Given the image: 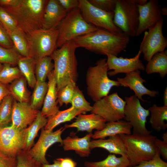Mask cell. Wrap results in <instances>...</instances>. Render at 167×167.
<instances>
[{
    "label": "cell",
    "instance_id": "ffe728a7",
    "mask_svg": "<svg viewBox=\"0 0 167 167\" xmlns=\"http://www.w3.org/2000/svg\"><path fill=\"white\" fill-rule=\"evenodd\" d=\"M105 120L100 116L92 113L88 114H81L78 115L72 123L66 124V128L74 127L78 131H86L92 133L93 130H102L106 123Z\"/></svg>",
    "mask_w": 167,
    "mask_h": 167
},
{
    "label": "cell",
    "instance_id": "9c48e42d",
    "mask_svg": "<svg viewBox=\"0 0 167 167\" xmlns=\"http://www.w3.org/2000/svg\"><path fill=\"white\" fill-rule=\"evenodd\" d=\"M125 100L123 119L131 126L132 134L143 135L151 134V131L147 129L146 125L147 118L150 114L148 109L142 106L139 99L135 95L125 97Z\"/></svg>",
    "mask_w": 167,
    "mask_h": 167
},
{
    "label": "cell",
    "instance_id": "f6af8a7d",
    "mask_svg": "<svg viewBox=\"0 0 167 167\" xmlns=\"http://www.w3.org/2000/svg\"><path fill=\"white\" fill-rule=\"evenodd\" d=\"M16 156L6 155L0 151V167H16Z\"/></svg>",
    "mask_w": 167,
    "mask_h": 167
},
{
    "label": "cell",
    "instance_id": "ee69618b",
    "mask_svg": "<svg viewBox=\"0 0 167 167\" xmlns=\"http://www.w3.org/2000/svg\"><path fill=\"white\" fill-rule=\"evenodd\" d=\"M0 45L7 48H14L8 32L0 22Z\"/></svg>",
    "mask_w": 167,
    "mask_h": 167
},
{
    "label": "cell",
    "instance_id": "e0dca14e",
    "mask_svg": "<svg viewBox=\"0 0 167 167\" xmlns=\"http://www.w3.org/2000/svg\"><path fill=\"white\" fill-rule=\"evenodd\" d=\"M38 110L33 109L29 103H21L14 100L12 127L22 130L30 125L36 118Z\"/></svg>",
    "mask_w": 167,
    "mask_h": 167
},
{
    "label": "cell",
    "instance_id": "44dd1931",
    "mask_svg": "<svg viewBox=\"0 0 167 167\" xmlns=\"http://www.w3.org/2000/svg\"><path fill=\"white\" fill-rule=\"evenodd\" d=\"M48 88L41 111V114L48 118L53 116L59 111L57 106V85L53 70L48 76Z\"/></svg>",
    "mask_w": 167,
    "mask_h": 167
},
{
    "label": "cell",
    "instance_id": "7a4b0ae2",
    "mask_svg": "<svg viewBox=\"0 0 167 167\" xmlns=\"http://www.w3.org/2000/svg\"><path fill=\"white\" fill-rule=\"evenodd\" d=\"M77 47L74 41H67L50 56L54 61L53 70L57 92L71 82L76 83L78 75L75 54Z\"/></svg>",
    "mask_w": 167,
    "mask_h": 167
},
{
    "label": "cell",
    "instance_id": "816d5d0a",
    "mask_svg": "<svg viewBox=\"0 0 167 167\" xmlns=\"http://www.w3.org/2000/svg\"><path fill=\"white\" fill-rule=\"evenodd\" d=\"M41 167H61L60 162L58 158L54 160L53 163L52 164H42Z\"/></svg>",
    "mask_w": 167,
    "mask_h": 167
},
{
    "label": "cell",
    "instance_id": "1f68e13d",
    "mask_svg": "<svg viewBox=\"0 0 167 167\" xmlns=\"http://www.w3.org/2000/svg\"><path fill=\"white\" fill-rule=\"evenodd\" d=\"M129 161L126 156L117 157L115 154H110L104 160L98 161H86L85 167H127Z\"/></svg>",
    "mask_w": 167,
    "mask_h": 167
},
{
    "label": "cell",
    "instance_id": "db71d44e",
    "mask_svg": "<svg viewBox=\"0 0 167 167\" xmlns=\"http://www.w3.org/2000/svg\"><path fill=\"white\" fill-rule=\"evenodd\" d=\"M161 11L162 15H167V8L166 7L161 8Z\"/></svg>",
    "mask_w": 167,
    "mask_h": 167
},
{
    "label": "cell",
    "instance_id": "4dcf8cb0",
    "mask_svg": "<svg viewBox=\"0 0 167 167\" xmlns=\"http://www.w3.org/2000/svg\"><path fill=\"white\" fill-rule=\"evenodd\" d=\"M8 33L16 51L22 56L30 57L29 45L25 33L18 28Z\"/></svg>",
    "mask_w": 167,
    "mask_h": 167
},
{
    "label": "cell",
    "instance_id": "ba28073f",
    "mask_svg": "<svg viewBox=\"0 0 167 167\" xmlns=\"http://www.w3.org/2000/svg\"><path fill=\"white\" fill-rule=\"evenodd\" d=\"M113 21L122 32L135 37L139 23L138 5L135 0H117Z\"/></svg>",
    "mask_w": 167,
    "mask_h": 167
},
{
    "label": "cell",
    "instance_id": "7402d4cb",
    "mask_svg": "<svg viewBox=\"0 0 167 167\" xmlns=\"http://www.w3.org/2000/svg\"><path fill=\"white\" fill-rule=\"evenodd\" d=\"M92 135L90 133L82 138L74 135L68 136L63 140L61 145L65 151L73 150L80 157H88L91 153L90 143Z\"/></svg>",
    "mask_w": 167,
    "mask_h": 167
},
{
    "label": "cell",
    "instance_id": "d6a6232c",
    "mask_svg": "<svg viewBox=\"0 0 167 167\" xmlns=\"http://www.w3.org/2000/svg\"><path fill=\"white\" fill-rule=\"evenodd\" d=\"M49 56L45 57L36 60L35 74L37 81L45 82L49 73L54 69V63Z\"/></svg>",
    "mask_w": 167,
    "mask_h": 167
},
{
    "label": "cell",
    "instance_id": "ac0fdd59",
    "mask_svg": "<svg viewBox=\"0 0 167 167\" xmlns=\"http://www.w3.org/2000/svg\"><path fill=\"white\" fill-rule=\"evenodd\" d=\"M117 80L120 86L129 88L134 92L138 98L143 101H144L142 98L144 95L155 97L159 94L158 91L149 90L144 86L143 83L146 82L141 77L139 70L126 74L123 78H117Z\"/></svg>",
    "mask_w": 167,
    "mask_h": 167
},
{
    "label": "cell",
    "instance_id": "e575fe53",
    "mask_svg": "<svg viewBox=\"0 0 167 167\" xmlns=\"http://www.w3.org/2000/svg\"><path fill=\"white\" fill-rule=\"evenodd\" d=\"M14 101L10 94L0 104V128L6 126L11 121Z\"/></svg>",
    "mask_w": 167,
    "mask_h": 167
},
{
    "label": "cell",
    "instance_id": "484cf974",
    "mask_svg": "<svg viewBox=\"0 0 167 167\" xmlns=\"http://www.w3.org/2000/svg\"><path fill=\"white\" fill-rule=\"evenodd\" d=\"M85 113L72 106L63 110H59L55 115L48 119L47 123L44 129L49 131H53L55 127L60 124L70 121L78 115Z\"/></svg>",
    "mask_w": 167,
    "mask_h": 167
},
{
    "label": "cell",
    "instance_id": "836d02e7",
    "mask_svg": "<svg viewBox=\"0 0 167 167\" xmlns=\"http://www.w3.org/2000/svg\"><path fill=\"white\" fill-rule=\"evenodd\" d=\"M48 88V83L36 81L30 99V104L33 109L38 110L43 105Z\"/></svg>",
    "mask_w": 167,
    "mask_h": 167
},
{
    "label": "cell",
    "instance_id": "11a10c76",
    "mask_svg": "<svg viewBox=\"0 0 167 167\" xmlns=\"http://www.w3.org/2000/svg\"><path fill=\"white\" fill-rule=\"evenodd\" d=\"M163 140L167 141V132L164 133L162 135Z\"/></svg>",
    "mask_w": 167,
    "mask_h": 167
},
{
    "label": "cell",
    "instance_id": "74e56055",
    "mask_svg": "<svg viewBox=\"0 0 167 167\" xmlns=\"http://www.w3.org/2000/svg\"><path fill=\"white\" fill-rule=\"evenodd\" d=\"M77 86L76 83L71 82L57 92V101L60 106L63 104H71V100Z\"/></svg>",
    "mask_w": 167,
    "mask_h": 167
},
{
    "label": "cell",
    "instance_id": "681fc988",
    "mask_svg": "<svg viewBox=\"0 0 167 167\" xmlns=\"http://www.w3.org/2000/svg\"><path fill=\"white\" fill-rule=\"evenodd\" d=\"M10 94L9 86L0 83V104L3 100Z\"/></svg>",
    "mask_w": 167,
    "mask_h": 167
},
{
    "label": "cell",
    "instance_id": "4316f807",
    "mask_svg": "<svg viewBox=\"0 0 167 167\" xmlns=\"http://www.w3.org/2000/svg\"><path fill=\"white\" fill-rule=\"evenodd\" d=\"M145 70L148 74L158 73L161 78L165 77L167 74V50L155 54L148 62Z\"/></svg>",
    "mask_w": 167,
    "mask_h": 167
},
{
    "label": "cell",
    "instance_id": "5bb4252c",
    "mask_svg": "<svg viewBox=\"0 0 167 167\" xmlns=\"http://www.w3.org/2000/svg\"><path fill=\"white\" fill-rule=\"evenodd\" d=\"M139 23L135 36L154 26L163 19L161 6L157 0H150L143 5H138Z\"/></svg>",
    "mask_w": 167,
    "mask_h": 167
},
{
    "label": "cell",
    "instance_id": "f5cc1de1",
    "mask_svg": "<svg viewBox=\"0 0 167 167\" xmlns=\"http://www.w3.org/2000/svg\"><path fill=\"white\" fill-rule=\"evenodd\" d=\"M163 101L164 105L167 106V88L166 87L164 91Z\"/></svg>",
    "mask_w": 167,
    "mask_h": 167
},
{
    "label": "cell",
    "instance_id": "8d00e7d4",
    "mask_svg": "<svg viewBox=\"0 0 167 167\" xmlns=\"http://www.w3.org/2000/svg\"><path fill=\"white\" fill-rule=\"evenodd\" d=\"M71 104L74 108L85 113L92 111V107L85 99L82 91L77 86L72 98Z\"/></svg>",
    "mask_w": 167,
    "mask_h": 167
},
{
    "label": "cell",
    "instance_id": "7bdbcfd3",
    "mask_svg": "<svg viewBox=\"0 0 167 167\" xmlns=\"http://www.w3.org/2000/svg\"><path fill=\"white\" fill-rule=\"evenodd\" d=\"M117 0H89L94 6L109 12H114Z\"/></svg>",
    "mask_w": 167,
    "mask_h": 167
},
{
    "label": "cell",
    "instance_id": "c3c4849f",
    "mask_svg": "<svg viewBox=\"0 0 167 167\" xmlns=\"http://www.w3.org/2000/svg\"><path fill=\"white\" fill-rule=\"evenodd\" d=\"M59 160L61 167H76V162L70 158H59Z\"/></svg>",
    "mask_w": 167,
    "mask_h": 167
},
{
    "label": "cell",
    "instance_id": "9a60e30c",
    "mask_svg": "<svg viewBox=\"0 0 167 167\" xmlns=\"http://www.w3.org/2000/svg\"><path fill=\"white\" fill-rule=\"evenodd\" d=\"M141 54L139 50L135 57L130 58L111 55L107 56L106 62L108 71L113 70L108 72V75L112 76L120 73L127 74L138 70H145V66L139 59Z\"/></svg>",
    "mask_w": 167,
    "mask_h": 167
},
{
    "label": "cell",
    "instance_id": "f35d334b",
    "mask_svg": "<svg viewBox=\"0 0 167 167\" xmlns=\"http://www.w3.org/2000/svg\"><path fill=\"white\" fill-rule=\"evenodd\" d=\"M21 56L14 48H7L0 45V63L17 65Z\"/></svg>",
    "mask_w": 167,
    "mask_h": 167
},
{
    "label": "cell",
    "instance_id": "5b68a950",
    "mask_svg": "<svg viewBox=\"0 0 167 167\" xmlns=\"http://www.w3.org/2000/svg\"><path fill=\"white\" fill-rule=\"evenodd\" d=\"M119 135L126 148V156L129 161V166H135L142 161L150 160L156 154V136L151 134L143 135L133 134Z\"/></svg>",
    "mask_w": 167,
    "mask_h": 167
},
{
    "label": "cell",
    "instance_id": "6da1fadb",
    "mask_svg": "<svg viewBox=\"0 0 167 167\" xmlns=\"http://www.w3.org/2000/svg\"><path fill=\"white\" fill-rule=\"evenodd\" d=\"M77 47H83L99 54L117 56L126 51L130 36L122 32L116 33L98 28L93 32L73 40Z\"/></svg>",
    "mask_w": 167,
    "mask_h": 167
},
{
    "label": "cell",
    "instance_id": "7c38bea8",
    "mask_svg": "<svg viewBox=\"0 0 167 167\" xmlns=\"http://www.w3.org/2000/svg\"><path fill=\"white\" fill-rule=\"evenodd\" d=\"M164 20L161 19L154 26L144 32L139 49L144 59L149 61L156 54L165 50L167 46V39L162 32Z\"/></svg>",
    "mask_w": 167,
    "mask_h": 167
},
{
    "label": "cell",
    "instance_id": "8fae6325",
    "mask_svg": "<svg viewBox=\"0 0 167 167\" xmlns=\"http://www.w3.org/2000/svg\"><path fill=\"white\" fill-rule=\"evenodd\" d=\"M126 102L117 92H114L95 102L92 106V113L97 114L106 122L122 120L124 117Z\"/></svg>",
    "mask_w": 167,
    "mask_h": 167
},
{
    "label": "cell",
    "instance_id": "30bf717a",
    "mask_svg": "<svg viewBox=\"0 0 167 167\" xmlns=\"http://www.w3.org/2000/svg\"><path fill=\"white\" fill-rule=\"evenodd\" d=\"M79 8L85 20L98 28L112 32H122L114 24L113 21L114 12H109L92 5L88 0H79Z\"/></svg>",
    "mask_w": 167,
    "mask_h": 167
},
{
    "label": "cell",
    "instance_id": "b9f144b4",
    "mask_svg": "<svg viewBox=\"0 0 167 167\" xmlns=\"http://www.w3.org/2000/svg\"><path fill=\"white\" fill-rule=\"evenodd\" d=\"M127 167H167V163L163 161L156 148V154L152 159L143 161L137 165Z\"/></svg>",
    "mask_w": 167,
    "mask_h": 167
},
{
    "label": "cell",
    "instance_id": "9f6ffc18",
    "mask_svg": "<svg viewBox=\"0 0 167 167\" xmlns=\"http://www.w3.org/2000/svg\"><path fill=\"white\" fill-rule=\"evenodd\" d=\"M3 67V64L0 63V71L1 70Z\"/></svg>",
    "mask_w": 167,
    "mask_h": 167
},
{
    "label": "cell",
    "instance_id": "ab89813d",
    "mask_svg": "<svg viewBox=\"0 0 167 167\" xmlns=\"http://www.w3.org/2000/svg\"><path fill=\"white\" fill-rule=\"evenodd\" d=\"M17 164L16 167H41V164L33 158L29 151L22 149L16 156Z\"/></svg>",
    "mask_w": 167,
    "mask_h": 167
},
{
    "label": "cell",
    "instance_id": "d6986e66",
    "mask_svg": "<svg viewBox=\"0 0 167 167\" xmlns=\"http://www.w3.org/2000/svg\"><path fill=\"white\" fill-rule=\"evenodd\" d=\"M68 11L60 5L58 0H49L43 14L42 28H56Z\"/></svg>",
    "mask_w": 167,
    "mask_h": 167
},
{
    "label": "cell",
    "instance_id": "277c9868",
    "mask_svg": "<svg viewBox=\"0 0 167 167\" xmlns=\"http://www.w3.org/2000/svg\"><path fill=\"white\" fill-rule=\"evenodd\" d=\"M106 60L105 58L97 61L95 65L89 67L87 71V94L94 102L108 95L113 87L120 86L117 81L109 78Z\"/></svg>",
    "mask_w": 167,
    "mask_h": 167
},
{
    "label": "cell",
    "instance_id": "60d3db41",
    "mask_svg": "<svg viewBox=\"0 0 167 167\" xmlns=\"http://www.w3.org/2000/svg\"><path fill=\"white\" fill-rule=\"evenodd\" d=\"M0 22L8 32H12L18 28L17 23L12 16L0 6Z\"/></svg>",
    "mask_w": 167,
    "mask_h": 167
},
{
    "label": "cell",
    "instance_id": "d4e9b609",
    "mask_svg": "<svg viewBox=\"0 0 167 167\" xmlns=\"http://www.w3.org/2000/svg\"><path fill=\"white\" fill-rule=\"evenodd\" d=\"M48 119L39 111L33 122L28 127L23 130V144L22 150L29 151L33 145L34 139L41 129L44 127Z\"/></svg>",
    "mask_w": 167,
    "mask_h": 167
},
{
    "label": "cell",
    "instance_id": "f546056e",
    "mask_svg": "<svg viewBox=\"0 0 167 167\" xmlns=\"http://www.w3.org/2000/svg\"><path fill=\"white\" fill-rule=\"evenodd\" d=\"M27 82L23 76L15 80L9 86L10 94L14 100L21 103H29L30 93Z\"/></svg>",
    "mask_w": 167,
    "mask_h": 167
},
{
    "label": "cell",
    "instance_id": "f907efd6",
    "mask_svg": "<svg viewBox=\"0 0 167 167\" xmlns=\"http://www.w3.org/2000/svg\"><path fill=\"white\" fill-rule=\"evenodd\" d=\"M19 0H0V6H14L17 5Z\"/></svg>",
    "mask_w": 167,
    "mask_h": 167
},
{
    "label": "cell",
    "instance_id": "83f0119b",
    "mask_svg": "<svg viewBox=\"0 0 167 167\" xmlns=\"http://www.w3.org/2000/svg\"><path fill=\"white\" fill-rule=\"evenodd\" d=\"M36 60L31 57L21 56L19 60L17 65L22 76L26 79L29 86L33 88L36 82L35 68Z\"/></svg>",
    "mask_w": 167,
    "mask_h": 167
},
{
    "label": "cell",
    "instance_id": "cb8c5ba5",
    "mask_svg": "<svg viewBox=\"0 0 167 167\" xmlns=\"http://www.w3.org/2000/svg\"><path fill=\"white\" fill-rule=\"evenodd\" d=\"M90 148L104 149L110 153L126 156V150L123 141L119 135L109 137L108 139H98L91 140Z\"/></svg>",
    "mask_w": 167,
    "mask_h": 167
},
{
    "label": "cell",
    "instance_id": "52a82bcc",
    "mask_svg": "<svg viewBox=\"0 0 167 167\" xmlns=\"http://www.w3.org/2000/svg\"><path fill=\"white\" fill-rule=\"evenodd\" d=\"M30 57L36 60L50 56L57 48L58 32L56 28H41L26 34Z\"/></svg>",
    "mask_w": 167,
    "mask_h": 167
},
{
    "label": "cell",
    "instance_id": "4fadbf2b",
    "mask_svg": "<svg viewBox=\"0 0 167 167\" xmlns=\"http://www.w3.org/2000/svg\"><path fill=\"white\" fill-rule=\"evenodd\" d=\"M65 129V127H62L53 131L42 128L38 140L29 151L31 156L41 165L49 164L45 157L46 152L50 146L56 143L62 144L63 139L61 135Z\"/></svg>",
    "mask_w": 167,
    "mask_h": 167
},
{
    "label": "cell",
    "instance_id": "8992f818",
    "mask_svg": "<svg viewBox=\"0 0 167 167\" xmlns=\"http://www.w3.org/2000/svg\"><path fill=\"white\" fill-rule=\"evenodd\" d=\"M58 32L57 49L67 41L96 30L98 28L87 22L79 8L68 11L56 28Z\"/></svg>",
    "mask_w": 167,
    "mask_h": 167
},
{
    "label": "cell",
    "instance_id": "d590c367",
    "mask_svg": "<svg viewBox=\"0 0 167 167\" xmlns=\"http://www.w3.org/2000/svg\"><path fill=\"white\" fill-rule=\"evenodd\" d=\"M0 71V83L8 85L19 78L22 75L18 67H13L8 63H4Z\"/></svg>",
    "mask_w": 167,
    "mask_h": 167
},
{
    "label": "cell",
    "instance_id": "f1b7e54d",
    "mask_svg": "<svg viewBox=\"0 0 167 167\" xmlns=\"http://www.w3.org/2000/svg\"><path fill=\"white\" fill-rule=\"evenodd\" d=\"M151 115L149 123L152 128L157 132L167 128V106H159L155 104L148 109Z\"/></svg>",
    "mask_w": 167,
    "mask_h": 167
},
{
    "label": "cell",
    "instance_id": "3957f363",
    "mask_svg": "<svg viewBox=\"0 0 167 167\" xmlns=\"http://www.w3.org/2000/svg\"><path fill=\"white\" fill-rule=\"evenodd\" d=\"M48 0H19L14 6H2L25 34L42 28L43 14Z\"/></svg>",
    "mask_w": 167,
    "mask_h": 167
},
{
    "label": "cell",
    "instance_id": "603a6c76",
    "mask_svg": "<svg viewBox=\"0 0 167 167\" xmlns=\"http://www.w3.org/2000/svg\"><path fill=\"white\" fill-rule=\"evenodd\" d=\"M132 129L130 123L124 120L107 122L102 130L95 131L92 138L96 139L120 134L129 135L131 134Z\"/></svg>",
    "mask_w": 167,
    "mask_h": 167
},
{
    "label": "cell",
    "instance_id": "bcb514c9",
    "mask_svg": "<svg viewBox=\"0 0 167 167\" xmlns=\"http://www.w3.org/2000/svg\"><path fill=\"white\" fill-rule=\"evenodd\" d=\"M156 146L161 155L164 159L167 160V141L156 138L155 140Z\"/></svg>",
    "mask_w": 167,
    "mask_h": 167
},
{
    "label": "cell",
    "instance_id": "7dc6e473",
    "mask_svg": "<svg viewBox=\"0 0 167 167\" xmlns=\"http://www.w3.org/2000/svg\"><path fill=\"white\" fill-rule=\"evenodd\" d=\"M61 6L68 11L77 8H78L79 0H58Z\"/></svg>",
    "mask_w": 167,
    "mask_h": 167
},
{
    "label": "cell",
    "instance_id": "2e32d148",
    "mask_svg": "<svg viewBox=\"0 0 167 167\" xmlns=\"http://www.w3.org/2000/svg\"><path fill=\"white\" fill-rule=\"evenodd\" d=\"M23 130L11 126L0 128V151L8 156H16L19 152L22 149Z\"/></svg>",
    "mask_w": 167,
    "mask_h": 167
}]
</instances>
